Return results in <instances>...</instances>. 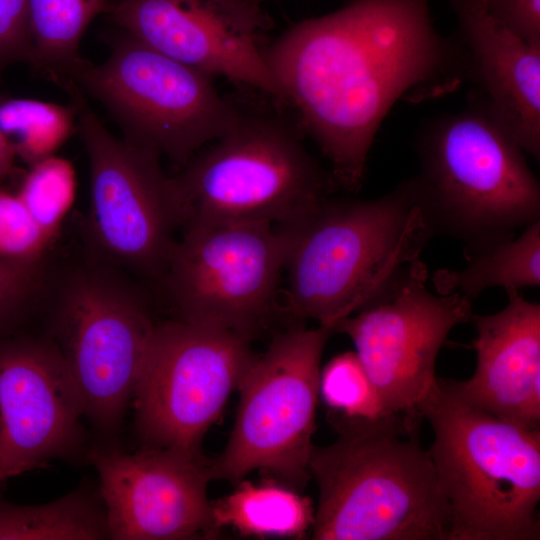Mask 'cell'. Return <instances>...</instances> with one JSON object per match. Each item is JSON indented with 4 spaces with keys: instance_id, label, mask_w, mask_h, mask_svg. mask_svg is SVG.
<instances>
[{
    "instance_id": "6da1fadb",
    "label": "cell",
    "mask_w": 540,
    "mask_h": 540,
    "mask_svg": "<svg viewBox=\"0 0 540 540\" xmlns=\"http://www.w3.org/2000/svg\"><path fill=\"white\" fill-rule=\"evenodd\" d=\"M282 100L332 165L335 186L363 181L376 131L414 89L447 80L458 63L428 0H355L302 21L265 50Z\"/></svg>"
},
{
    "instance_id": "7a4b0ae2",
    "label": "cell",
    "mask_w": 540,
    "mask_h": 540,
    "mask_svg": "<svg viewBox=\"0 0 540 540\" xmlns=\"http://www.w3.org/2000/svg\"><path fill=\"white\" fill-rule=\"evenodd\" d=\"M422 421L401 414L346 420L334 443L313 447V539L449 540V506L420 443Z\"/></svg>"
},
{
    "instance_id": "3957f363",
    "label": "cell",
    "mask_w": 540,
    "mask_h": 540,
    "mask_svg": "<svg viewBox=\"0 0 540 540\" xmlns=\"http://www.w3.org/2000/svg\"><path fill=\"white\" fill-rule=\"evenodd\" d=\"M284 228L286 309L334 331L378 297L432 238L411 178L371 200L326 197Z\"/></svg>"
},
{
    "instance_id": "277c9868",
    "label": "cell",
    "mask_w": 540,
    "mask_h": 540,
    "mask_svg": "<svg viewBox=\"0 0 540 540\" xmlns=\"http://www.w3.org/2000/svg\"><path fill=\"white\" fill-rule=\"evenodd\" d=\"M420 172L411 178L431 237L470 255L540 221V185L525 151L481 101L436 119L422 132Z\"/></svg>"
},
{
    "instance_id": "5b68a950",
    "label": "cell",
    "mask_w": 540,
    "mask_h": 540,
    "mask_svg": "<svg viewBox=\"0 0 540 540\" xmlns=\"http://www.w3.org/2000/svg\"><path fill=\"white\" fill-rule=\"evenodd\" d=\"M419 412L433 430L449 540H538L540 429L467 404L439 377Z\"/></svg>"
},
{
    "instance_id": "8992f818",
    "label": "cell",
    "mask_w": 540,
    "mask_h": 540,
    "mask_svg": "<svg viewBox=\"0 0 540 540\" xmlns=\"http://www.w3.org/2000/svg\"><path fill=\"white\" fill-rule=\"evenodd\" d=\"M172 177L179 228L290 227L335 186L284 120L239 108L231 126Z\"/></svg>"
},
{
    "instance_id": "52a82bcc",
    "label": "cell",
    "mask_w": 540,
    "mask_h": 540,
    "mask_svg": "<svg viewBox=\"0 0 540 540\" xmlns=\"http://www.w3.org/2000/svg\"><path fill=\"white\" fill-rule=\"evenodd\" d=\"M60 80L104 105L125 138L181 163L221 136L239 112L219 94L212 75L126 32L103 63L80 58L55 79Z\"/></svg>"
},
{
    "instance_id": "ba28073f",
    "label": "cell",
    "mask_w": 540,
    "mask_h": 540,
    "mask_svg": "<svg viewBox=\"0 0 540 540\" xmlns=\"http://www.w3.org/2000/svg\"><path fill=\"white\" fill-rule=\"evenodd\" d=\"M334 330L297 328L256 355L239 384L240 404L229 441L212 464L211 480L238 481L262 470L295 487L311 478L320 362Z\"/></svg>"
},
{
    "instance_id": "9c48e42d",
    "label": "cell",
    "mask_w": 540,
    "mask_h": 540,
    "mask_svg": "<svg viewBox=\"0 0 540 540\" xmlns=\"http://www.w3.org/2000/svg\"><path fill=\"white\" fill-rule=\"evenodd\" d=\"M155 326L140 295L104 267H84L64 285L56 345L84 416L102 435L116 434L123 423Z\"/></svg>"
},
{
    "instance_id": "30bf717a",
    "label": "cell",
    "mask_w": 540,
    "mask_h": 540,
    "mask_svg": "<svg viewBox=\"0 0 540 540\" xmlns=\"http://www.w3.org/2000/svg\"><path fill=\"white\" fill-rule=\"evenodd\" d=\"M70 95L90 167V232L113 262L164 276L179 228L172 177L154 150L108 131L76 84Z\"/></svg>"
},
{
    "instance_id": "8fae6325",
    "label": "cell",
    "mask_w": 540,
    "mask_h": 540,
    "mask_svg": "<svg viewBox=\"0 0 540 540\" xmlns=\"http://www.w3.org/2000/svg\"><path fill=\"white\" fill-rule=\"evenodd\" d=\"M255 354L250 338L186 320L156 324L136 385V424L151 447L199 454Z\"/></svg>"
},
{
    "instance_id": "7c38bea8",
    "label": "cell",
    "mask_w": 540,
    "mask_h": 540,
    "mask_svg": "<svg viewBox=\"0 0 540 540\" xmlns=\"http://www.w3.org/2000/svg\"><path fill=\"white\" fill-rule=\"evenodd\" d=\"M419 259L407 264L372 302L341 320L387 414L424 419L422 402L437 382L435 364L450 331L473 321L464 296L433 294Z\"/></svg>"
},
{
    "instance_id": "4fadbf2b",
    "label": "cell",
    "mask_w": 540,
    "mask_h": 540,
    "mask_svg": "<svg viewBox=\"0 0 540 540\" xmlns=\"http://www.w3.org/2000/svg\"><path fill=\"white\" fill-rule=\"evenodd\" d=\"M288 234L269 223H233L183 231L164 278L181 319L252 334L272 314Z\"/></svg>"
},
{
    "instance_id": "5bb4252c",
    "label": "cell",
    "mask_w": 540,
    "mask_h": 540,
    "mask_svg": "<svg viewBox=\"0 0 540 540\" xmlns=\"http://www.w3.org/2000/svg\"><path fill=\"white\" fill-rule=\"evenodd\" d=\"M108 11L163 54L282 100L259 44L270 26L259 0H118Z\"/></svg>"
},
{
    "instance_id": "9a60e30c",
    "label": "cell",
    "mask_w": 540,
    "mask_h": 540,
    "mask_svg": "<svg viewBox=\"0 0 540 540\" xmlns=\"http://www.w3.org/2000/svg\"><path fill=\"white\" fill-rule=\"evenodd\" d=\"M90 460L99 476L108 537L175 540L215 533L201 454L150 447L135 453L97 450Z\"/></svg>"
},
{
    "instance_id": "2e32d148",
    "label": "cell",
    "mask_w": 540,
    "mask_h": 540,
    "mask_svg": "<svg viewBox=\"0 0 540 540\" xmlns=\"http://www.w3.org/2000/svg\"><path fill=\"white\" fill-rule=\"evenodd\" d=\"M83 417L56 344L0 337V461L12 476L74 453L84 441Z\"/></svg>"
},
{
    "instance_id": "e0dca14e",
    "label": "cell",
    "mask_w": 540,
    "mask_h": 540,
    "mask_svg": "<svg viewBox=\"0 0 540 540\" xmlns=\"http://www.w3.org/2000/svg\"><path fill=\"white\" fill-rule=\"evenodd\" d=\"M506 294L502 310L473 319L474 374L465 381H448L467 404L540 429V305L520 291Z\"/></svg>"
},
{
    "instance_id": "ac0fdd59",
    "label": "cell",
    "mask_w": 540,
    "mask_h": 540,
    "mask_svg": "<svg viewBox=\"0 0 540 540\" xmlns=\"http://www.w3.org/2000/svg\"><path fill=\"white\" fill-rule=\"evenodd\" d=\"M480 101L525 153L540 156V45L499 23L482 0H449Z\"/></svg>"
},
{
    "instance_id": "d6986e66",
    "label": "cell",
    "mask_w": 540,
    "mask_h": 540,
    "mask_svg": "<svg viewBox=\"0 0 540 540\" xmlns=\"http://www.w3.org/2000/svg\"><path fill=\"white\" fill-rule=\"evenodd\" d=\"M458 270L434 273L438 294L458 293L473 302L484 290L500 287L506 293L540 285V221L533 222L515 238L465 256Z\"/></svg>"
},
{
    "instance_id": "ffe728a7",
    "label": "cell",
    "mask_w": 540,
    "mask_h": 540,
    "mask_svg": "<svg viewBox=\"0 0 540 540\" xmlns=\"http://www.w3.org/2000/svg\"><path fill=\"white\" fill-rule=\"evenodd\" d=\"M215 532L231 527L244 535L296 537L312 527L311 501L275 484L241 482L231 494L211 503Z\"/></svg>"
},
{
    "instance_id": "44dd1931",
    "label": "cell",
    "mask_w": 540,
    "mask_h": 540,
    "mask_svg": "<svg viewBox=\"0 0 540 540\" xmlns=\"http://www.w3.org/2000/svg\"><path fill=\"white\" fill-rule=\"evenodd\" d=\"M108 537L100 497L75 490L55 501L18 505L0 497V540H95Z\"/></svg>"
},
{
    "instance_id": "7402d4cb",
    "label": "cell",
    "mask_w": 540,
    "mask_h": 540,
    "mask_svg": "<svg viewBox=\"0 0 540 540\" xmlns=\"http://www.w3.org/2000/svg\"><path fill=\"white\" fill-rule=\"evenodd\" d=\"M108 0H28L31 61L56 79L81 57L80 41Z\"/></svg>"
},
{
    "instance_id": "603a6c76",
    "label": "cell",
    "mask_w": 540,
    "mask_h": 540,
    "mask_svg": "<svg viewBox=\"0 0 540 540\" xmlns=\"http://www.w3.org/2000/svg\"><path fill=\"white\" fill-rule=\"evenodd\" d=\"M74 107L0 96V130L29 166L53 156L76 124Z\"/></svg>"
},
{
    "instance_id": "cb8c5ba5",
    "label": "cell",
    "mask_w": 540,
    "mask_h": 540,
    "mask_svg": "<svg viewBox=\"0 0 540 540\" xmlns=\"http://www.w3.org/2000/svg\"><path fill=\"white\" fill-rule=\"evenodd\" d=\"M76 185L72 164L53 155L30 166L17 195L36 223L53 239L74 203Z\"/></svg>"
},
{
    "instance_id": "d4e9b609",
    "label": "cell",
    "mask_w": 540,
    "mask_h": 540,
    "mask_svg": "<svg viewBox=\"0 0 540 540\" xmlns=\"http://www.w3.org/2000/svg\"><path fill=\"white\" fill-rule=\"evenodd\" d=\"M319 393L347 420L374 421L391 415L355 352L339 354L326 364L320 372Z\"/></svg>"
},
{
    "instance_id": "484cf974",
    "label": "cell",
    "mask_w": 540,
    "mask_h": 540,
    "mask_svg": "<svg viewBox=\"0 0 540 540\" xmlns=\"http://www.w3.org/2000/svg\"><path fill=\"white\" fill-rule=\"evenodd\" d=\"M51 241L17 193L0 187V258L39 265Z\"/></svg>"
},
{
    "instance_id": "4316f807",
    "label": "cell",
    "mask_w": 540,
    "mask_h": 540,
    "mask_svg": "<svg viewBox=\"0 0 540 540\" xmlns=\"http://www.w3.org/2000/svg\"><path fill=\"white\" fill-rule=\"evenodd\" d=\"M39 286V265L0 258V337L16 334Z\"/></svg>"
},
{
    "instance_id": "83f0119b",
    "label": "cell",
    "mask_w": 540,
    "mask_h": 540,
    "mask_svg": "<svg viewBox=\"0 0 540 540\" xmlns=\"http://www.w3.org/2000/svg\"><path fill=\"white\" fill-rule=\"evenodd\" d=\"M31 56L28 0H0V69Z\"/></svg>"
},
{
    "instance_id": "f1b7e54d",
    "label": "cell",
    "mask_w": 540,
    "mask_h": 540,
    "mask_svg": "<svg viewBox=\"0 0 540 540\" xmlns=\"http://www.w3.org/2000/svg\"><path fill=\"white\" fill-rule=\"evenodd\" d=\"M488 12L523 41L540 45V0H486Z\"/></svg>"
},
{
    "instance_id": "f546056e",
    "label": "cell",
    "mask_w": 540,
    "mask_h": 540,
    "mask_svg": "<svg viewBox=\"0 0 540 540\" xmlns=\"http://www.w3.org/2000/svg\"><path fill=\"white\" fill-rule=\"evenodd\" d=\"M16 157L12 145L0 130V185L13 172Z\"/></svg>"
},
{
    "instance_id": "4dcf8cb0",
    "label": "cell",
    "mask_w": 540,
    "mask_h": 540,
    "mask_svg": "<svg viewBox=\"0 0 540 540\" xmlns=\"http://www.w3.org/2000/svg\"><path fill=\"white\" fill-rule=\"evenodd\" d=\"M12 477L10 472L5 468V466L0 461V483L6 480L7 478Z\"/></svg>"
},
{
    "instance_id": "1f68e13d",
    "label": "cell",
    "mask_w": 540,
    "mask_h": 540,
    "mask_svg": "<svg viewBox=\"0 0 540 540\" xmlns=\"http://www.w3.org/2000/svg\"><path fill=\"white\" fill-rule=\"evenodd\" d=\"M486 0H482V2H485Z\"/></svg>"
}]
</instances>
